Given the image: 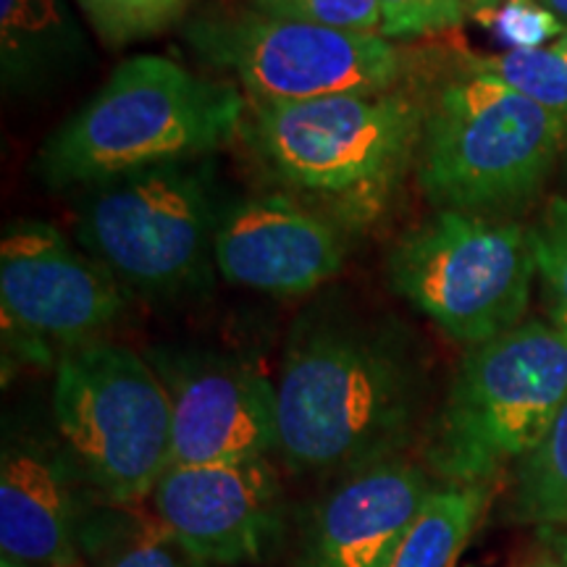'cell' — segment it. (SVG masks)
I'll return each instance as SVG.
<instances>
[{
	"instance_id": "obj_1",
	"label": "cell",
	"mask_w": 567,
	"mask_h": 567,
	"mask_svg": "<svg viewBox=\"0 0 567 567\" xmlns=\"http://www.w3.org/2000/svg\"><path fill=\"white\" fill-rule=\"evenodd\" d=\"M423 384L405 326L347 305H313L292 326L276 386L284 463L342 476L400 457L415 436Z\"/></svg>"
},
{
	"instance_id": "obj_2",
	"label": "cell",
	"mask_w": 567,
	"mask_h": 567,
	"mask_svg": "<svg viewBox=\"0 0 567 567\" xmlns=\"http://www.w3.org/2000/svg\"><path fill=\"white\" fill-rule=\"evenodd\" d=\"M417 87L300 103H247L243 134L264 172L326 218L360 231L384 216L417 158Z\"/></svg>"
},
{
	"instance_id": "obj_3",
	"label": "cell",
	"mask_w": 567,
	"mask_h": 567,
	"mask_svg": "<svg viewBox=\"0 0 567 567\" xmlns=\"http://www.w3.org/2000/svg\"><path fill=\"white\" fill-rule=\"evenodd\" d=\"M247 101L231 82L197 76L163 55L113 69L38 155L53 189L90 184L172 161L208 158L243 132Z\"/></svg>"
},
{
	"instance_id": "obj_4",
	"label": "cell",
	"mask_w": 567,
	"mask_h": 567,
	"mask_svg": "<svg viewBox=\"0 0 567 567\" xmlns=\"http://www.w3.org/2000/svg\"><path fill=\"white\" fill-rule=\"evenodd\" d=\"M455 66L417 87L415 172L439 210L492 216L534 197L567 145V122L494 76Z\"/></svg>"
},
{
	"instance_id": "obj_5",
	"label": "cell",
	"mask_w": 567,
	"mask_h": 567,
	"mask_svg": "<svg viewBox=\"0 0 567 567\" xmlns=\"http://www.w3.org/2000/svg\"><path fill=\"white\" fill-rule=\"evenodd\" d=\"M567 400V334L523 321L471 347L425 434V465L442 484H492L549 431Z\"/></svg>"
},
{
	"instance_id": "obj_6",
	"label": "cell",
	"mask_w": 567,
	"mask_h": 567,
	"mask_svg": "<svg viewBox=\"0 0 567 567\" xmlns=\"http://www.w3.org/2000/svg\"><path fill=\"white\" fill-rule=\"evenodd\" d=\"M208 158L172 161L84 187L76 208L82 250L147 300L205 295L224 213Z\"/></svg>"
},
{
	"instance_id": "obj_7",
	"label": "cell",
	"mask_w": 567,
	"mask_h": 567,
	"mask_svg": "<svg viewBox=\"0 0 567 567\" xmlns=\"http://www.w3.org/2000/svg\"><path fill=\"white\" fill-rule=\"evenodd\" d=\"M53 423L101 505L142 507L172 465V402L151 360L90 342L61 354Z\"/></svg>"
},
{
	"instance_id": "obj_8",
	"label": "cell",
	"mask_w": 567,
	"mask_h": 567,
	"mask_svg": "<svg viewBox=\"0 0 567 567\" xmlns=\"http://www.w3.org/2000/svg\"><path fill=\"white\" fill-rule=\"evenodd\" d=\"M536 274L530 231L463 210H439L386 255L392 292L467 347L523 323Z\"/></svg>"
},
{
	"instance_id": "obj_9",
	"label": "cell",
	"mask_w": 567,
	"mask_h": 567,
	"mask_svg": "<svg viewBox=\"0 0 567 567\" xmlns=\"http://www.w3.org/2000/svg\"><path fill=\"white\" fill-rule=\"evenodd\" d=\"M193 51L243 82L252 103H300L402 84L405 55L381 34H358L274 19L260 11H226L184 30Z\"/></svg>"
},
{
	"instance_id": "obj_10",
	"label": "cell",
	"mask_w": 567,
	"mask_h": 567,
	"mask_svg": "<svg viewBox=\"0 0 567 567\" xmlns=\"http://www.w3.org/2000/svg\"><path fill=\"white\" fill-rule=\"evenodd\" d=\"M126 310L109 268L76 250L59 226L27 218L0 239V313L6 354L55 365L61 354L101 342Z\"/></svg>"
},
{
	"instance_id": "obj_11",
	"label": "cell",
	"mask_w": 567,
	"mask_h": 567,
	"mask_svg": "<svg viewBox=\"0 0 567 567\" xmlns=\"http://www.w3.org/2000/svg\"><path fill=\"white\" fill-rule=\"evenodd\" d=\"M172 402V465H224L279 450V394L229 354L161 347L147 354Z\"/></svg>"
},
{
	"instance_id": "obj_12",
	"label": "cell",
	"mask_w": 567,
	"mask_h": 567,
	"mask_svg": "<svg viewBox=\"0 0 567 567\" xmlns=\"http://www.w3.org/2000/svg\"><path fill=\"white\" fill-rule=\"evenodd\" d=\"M205 567H237L266 555L281 528V481L271 460L168 465L142 505Z\"/></svg>"
},
{
	"instance_id": "obj_13",
	"label": "cell",
	"mask_w": 567,
	"mask_h": 567,
	"mask_svg": "<svg viewBox=\"0 0 567 567\" xmlns=\"http://www.w3.org/2000/svg\"><path fill=\"white\" fill-rule=\"evenodd\" d=\"M350 231L287 193L226 203L216 268L229 284L276 297L308 295L344 268Z\"/></svg>"
},
{
	"instance_id": "obj_14",
	"label": "cell",
	"mask_w": 567,
	"mask_h": 567,
	"mask_svg": "<svg viewBox=\"0 0 567 567\" xmlns=\"http://www.w3.org/2000/svg\"><path fill=\"white\" fill-rule=\"evenodd\" d=\"M90 492L61 439L6 434L0 455V559L82 567Z\"/></svg>"
},
{
	"instance_id": "obj_15",
	"label": "cell",
	"mask_w": 567,
	"mask_h": 567,
	"mask_svg": "<svg viewBox=\"0 0 567 567\" xmlns=\"http://www.w3.org/2000/svg\"><path fill=\"white\" fill-rule=\"evenodd\" d=\"M436 484L402 455L342 473L305 520L297 567H392Z\"/></svg>"
},
{
	"instance_id": "obj_16",
	"label": "cell",
	"mask_w": 567,
	"mask_h": 567,
	"mask_svg": "<svg viewBox=\"0 0 567 567\" xmlns=\"http://www.w3.org/2000/svg\"><path fill=\"white\" fill-rule=\"evenodd\" d=\"M80 55L61 0H0V69L6 92L51 87Z\"/></svg>"
},
{
	"instance_id": "obj_17",
	"label": "cell",
	"mask_w": 567,
	"mask_h": 567,
	"mask_svg": "<svg viewBox=\"0 0 567 567\" xmlns=\"http://www.w3.org/2000/svg\"><path fill=\"white\" fill-rule=\"evenodd\" d=\"M492 499V484L439 481L410 523L392 567H452L478 528Z\"/></svg>"
},
{
	"instance_id": "obj_18",
	"label": "cell",
	"mask_w": 567,
	"mask_h": 567,
	"mask_svg": "<svg viewBox=\"0 0 567 567\" xmlns=\"http://www.w3.org/2000/svg\"><path fill=\"white\" fill-rule=\"evenodd\" d=\"M82 567H205L145 507L95 505Z\"/></svg>"
},
{
	"instance_id": "obj_19",
	"label": "cell",
	"mask_w": 567,
	"mask_h": 567,
	"mask_svg": "<svg viewBox=\"0 0 567 567\" xmlns=\"http://www.w3.org/2000/svg\"><path fill=\"white\" fill-rule=\"evenodd\" d=\"M513 517L538 528H567V400L549 431L517 463Z\"/></svg>"
},
{
	"instance_id": "obj_20",
	"label": "cell",
	"mask_w": 567,
	"mask_h": 567,
	"mask_svg": "<svg viewBox=\"0 0 567 567\" xmlns=\"http://www.w3.org/2000/svg\"><path fill=\"white\" fill-rule=\"evenodd\" d=\"M460 61L478 74L505 82L528 101L567 122V59L555 48L476 55L460 51Z\"/></svg>"
},
{
	"instance_id": "obj_21",
	"label": "cell",
	"mask_w": 567,
	"mask_h": 567,
	"mask_svg": "<svg viewBox=\"0 0 567 567\" xmlns=\"http://www.w3.org/2000/svg\"><path fill=\"white\" fill-rule=\"evenodd\" d=\"M90 27L109 48L166 34L187 17L193 0H76Z\"/></svg>"
},
{
	"instance_id": "obj_22",
	"label": "cell",
	"mask_w": 567,
	"mask_h": 567,
	"mask_svg": "<svg viewBox=\"0 0 567 567\" xmlns=\"http://www.w3.org/2000/svg\"><path fill=\"white\" fill-rule=\"evenodd\" d=\"M549 323L567 334V197H559L530 231Z\"/></svg>"
},
{
	"instance_id": "obj_23",
	"label": "cell",
	"mask_w": 567,
	"mask_h": 567,
	"mask_svg": "<svg viewBox=\"0 0 567 567\" xmlns=\"http://www.w3.org/2000/svg\"><path fill=\"white\" fill-rule=\"evenodd\" d=\"M252 9L274 19L358 34H379L381 27L379 0H252Z\"/></svg>"
},
{
	"instance_id": "obj_24",
	"label": "cell",
	"mask_w": 567,
	"mask_h": 567,
	"mask_svg": "<svg viewBox=\"0 0 567 567\" xmlns=\"http://www.w3.org/2000/svg\"><path fill=\"white\" fill-rule=\"evenodd\" d=\"M492 30L509 51H538L544 42L559 40L567 30L563 19L536 0H505L492 11L473 17Z\"/></svg>"
},
{
	"instance_id": "obj_25",
	"label": "cell",
	"mask_w": 567,
	"mask_h": 567,
	"mask_svg": "<svg viewBox=\"0 0 567 567\" xmlns=\"http://www.w3.org/2000/svg\"><path fill=\"white\" fill-rule=\"evenodd\" d=\"M384 40H421L431 34H444L463 24V0H379Z\"/></svg>"
},
{
	"instance_id": "obj_26",
	"label": "cell",
	"mask_w": 567,
	"mask_h": 567,
	"mask_svg": "<svg viewBox=\"0 0 567 567\" xmlns=\"http://www.w3.org/2000/svg\"><path fill=\"white\" fill-rule=\"evenodd\" d=\"M463 3H465L467 17H478V13L492 11V9H496V6H502L505 0H463Z\"/></svg>"
},
{
	"instance_id": "obj_27",
	"label": "cell",
	"mask_w": 567,
	"mask_h": 567,
	"mask_svg": "<svg viewBox=\"0 0 567 567\" xmlns=\"http://www.w3.org/2000/svg\"><path fill=\"white\" fill-rule=\"evenodd\" d=\"M536 3H542L544 9H549L551 13H557V17L567 19V0H536Z\"/></svg>"
},
{
	"instance_id": "obj_28",
	"label": "cell",
	"mask_w": 567,
	"mask_h": 567,
	"mask_svg": "<svg viewBox=\"0 0 567 567\" xmlns=\"http://www.w3.org/2000/svg\"><path fill=\"white\" fill-rule=\"evenodd\" d=\"M555 542H557V559H559V565L567 567V534L557 536Z\"/></svg>"
},
{
	"instance_id": "obj_29",
	"label": "cell",
	"mask_w": 567,
	"mask_h": 567,
	"mask_svg": "<svg viewBox=\"0 0 567 567\" xmlns=\"http://www.w3.org/2000/svg\"><path fill=\"white\" fill-rule=\"evenodd\" d=\"M528 567H563V565H559L557 557H538L536 563H530Z\"/></svg>"
},
{
	"instance_id": "obj_30",
	"label": "cell",
	"mask_w": 567,
	"mask_h": 567,
	"mask_svg": "<svg viewBox=\"0 0 567 567\" xmlns=\"http://www.w3.org/2000/svg\"><path fill=\"white\" fill-rule=\"evenodd\" d=\"M551 48H555V51H559V53H563L565 55V59H567V30H565V34H563V38H559L557 42H555V45H551Z\"/></svg>"
},
{
	"instance_id": "obj_31",
	"label": "cell",
	"mask_w": 567,
	"mask_h": 567,
	"mask_svg": "<svg viewBox=\"0 0 567 567\" xmlns=\"http://www.w3.org/2000/svg\"><path fill=\"white\" fill-rule=\"evenodd\" d=\"M0 567H21V565H13V563H3V559H0Z\"/></svg>"
}]
</instances>
